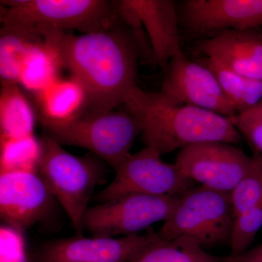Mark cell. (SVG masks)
<instances>
[{"label": "cell", "mask_w": 262, "mask_h": 262, "mask_svg": "<svg viewBox=\"0 0 262 262\" xmlns=\"http://www.w3.org/2000/svg\"><path fill=\"white\" fill-rule=\"evenodd\" d=\"M54 48L71 76L83 86L84 110L107 113L122 106L138 86L141 53L126 26L120 21L108 30L75 35L61 31L39 30Z\"/></svg>", "instance_id": "1"}, {"label": "cell", "mask_w": 262, "mask_h": 262, "mask_svg": "<svg viewBox=\"0 0 262 262\" xmlns=\"http://www.w3.org/2000/svg\"><path fill=\"white\" fill-rule=\"evenodd\" d=\"M141 126L145 147L160 155L206 142L238 144L243 136L228 117L184 104L164 94L136 86L122 104Z\"/></svg>", "instance_id": "2"}, {"label": "cell", "mask_w": 262, "mask_h": 262, "mask_svg": "<svg viewBox=\"0 0 262 262\" xmlns=\"http://www.w3.org/2000/svg\"><path fill=\"white\" fill-rule=\"evenodd\" d=\"M44 134L61 145L89 150L116 171L130 156V150L141 126L123 108L107 113L84 110L74 118L54 122L37 117Z\"/></svg>", "instance_id": "3"}, {"label": "cell", "mask_w": 262, "mask_h": 262, "mask_svg": "<svg viewBox=\"0 0 262 262\" xmlns=\"http://www.w3.org/2000/svg\"><path fill=\"white\" fill-rule=\"evenodd\" d=\"M37 171L70 216L76 234L83 236V219L95 188L106 180L105 170L94 157H77L43 134Z\"/></svg>", "instance_id": "4"}, {"label": "cell", "mask_w": 262, "mask_h": 262, "mask_svg": "<svg viewBox=\"0 0 262 262\" xmlns=\"http://www.w3.org/2000/svg\"><path fill=\"white\" fill-rule=\"evenodd\" d=\"M8 8L2 24H21L39 30L84 34L103 32L118 23L116 1L107 0H11L1 1Z\"/></svg>", "instance_id": "5"}, {"label": "cell", "mask_w": 262, "mask_h": 262, "mask_svg": "<svg viewBox=\"0 0 262 262\" xmlns=\"http://www.w3.org/2000/svg\"><path fill=\"white\" fill-rule=\"evenodd\" d=\"M234 220L230 193L201 186L183 193L157 234L163 241L189 237L202 247L219 246L229 242Z\"/></svg>", "instance_id": "6"}, {"label": "cell", "mask_w": 262, "mask_h": 262, "mask_svg": "<svg viewBox=\"0 0 262 262\" xmlns=\"http://www.w3.org/2000/svg\"><path fill=\"white\" fill-rule=\"evenodd\" d=\"M180 196L132 194L99 203L84 213V229L94 237L137 234L156 222L168 220L178 206Z\"/></svg>", "instance_id": "7"}, {"label": "cell", "mask_w": 262, "mask_h": 262, "mask_svg": "<svg viewBox=\"0 0 262 262\" xmlns=\"http://www.w3.org/2000/svg\"><path fill=\"white\" fill-rule=\"evenodd\" d=\"M192 184L175 163H165L156 150L144 147L125 160L113 182L95 200L107 203L132 194L180 196L192 188Z\"/></svg>", "instance_id": "8"}, {"label": "cell", "mask_w": 262, "mask_h": 262, "mask_svg": "<svg viewBox=\"0 0 262 262\" xmlns=\"http://www.w3.org/2000/svg\"><path fill=\"white\" fill-rule=\"evenodd\" d=\"M252 161L242 149L223 142H206L181 149L176 165L201 186L231 193Z\"/></svg>", "instance_id": "9"}, {"label": "cell", "mask_w": 262, "mask_h": 262, "mask_svg": "<svg viewBox=\"0 0 262 262\" xmlns=\"http://www.w3.org/2000/svg\"><path fill=\"white\" fill-rule=\"evenodd\" d=\"M55 198L38 171L1 172L0 216L5 225L25 232L47 218Z\"/></svg>", "instance_id": "10"}, {"label": "cell", "mask_w": 262, "mask_h": 262, "mask_svg": "<svg viewBox=\"0 0 262 262\" xmlns=\"http://www.w3.org/2000/svg\"><path fill=\"white\" fill-rule=\"evenodd\" d=\"M158 234L118 237H76L53 239L43 245L34 256L36 262H130L151 245Z\"/></svg>", "instance_id": "11"}, {"label": "cell", "mask_w": 262, "mask_h": 262, "mask_svg": "<svg viewBox=\"0 0 262 262\" xmlns=\"http://www.w3.org/2000/svg\"><path fill=\"white\" fill-rule=\"evenodd\" d=\"M165 72L161 89L164 94L229 119L237 115L214 74L201 62L189 61L183 53L170 60Z\"/></svg>", "instance_id": "12"}, {"label": "cell", "mask_w": 262, "mask_h": 262, "mask_svg": "<svg viewBox=\"0 0 262 262\" xmlns=\"http://www.w3.org/2000/svg\"><path fill=\"white\" fill-rule=\"evenodd\" d=\"M177 6L181 27L195 35L262 27V0H185Z\"/></svg>", "instance_id": "13"}, {"label": "cell", "mask_w": 262, "mask_h": 262, "mask_svg": "<svg viewBox=\"0 0 262 262\" xmlns=\"http://www.w3.org/2000/svg\"><path fill=\"white\" fill-rule=\"evenodd\" d=\"M196 51L234 72L262 80V29L227 30L198 42Z\"/></svg>", "instance_id": "14"}, {"label": "cell", "mask_w": 262, "mask_h": 262, "mask_svg": "<svg viewBox=\"0 0 262 262\" xmlns=\"http://www.w3.org/2000/svg\"><path fill=\"white\" fill-rule=\"evenodd\" d=\"M139 13L153 53V63L165 71L174 57L183 54L178 10L171 0H129Z\"/></svg>", "instance_id": "15"}, {"label": "cell", "mask_w": 262, "mask_h": 262, "mask_svg": "<svg viewBox=\"0 0 262 262\" xmlns=\"http://www.w3.org/2000/svg\"><path fill=\"white\" fill-rule=\"evenodd\" d=\"M44 40L36 27L21 24H2L0 29L1 85L18 84L22 64L29 50Z\"/></svg>", "instance_id": "16"}, {"label": "cell", "mask_w": 262, "mask_h": 262, "mask_svg": "<svg viewBox=\"0 0 262 262\" xmlns=\"http://www.w3.org/2000/svg\"><path fill=\"white\" fill-rule=\"evenodd\" d=\"M37 117L54 122H64L80 115L85 108L87 96L82 84L75 77L58 79L36 94Z\"/></svg>", "instance_id": "17"}, {"label": "cell", "mask_w": 262, "mask_h": 262, "mask_svg": "<svg viewBox=\"0 0 262 262\" xmlns=\"http://www.w3.org/2000/svg\"><path fill=\"white\" fill-rule=\"evenodd\" d=\"M36 115L18 84L1 85V139H18L33 135Z\"/></svg>", "instance_id": "18"}, {"label": "cell", "mask_w": 262, "mask_h": 262, "mask_svg": "<svg viewBox=\"0 0 262 262\" xmlns=\"http://www.w3.org/2000/svg\"><path fill=\"white\" fill-rule=\"evenodd\" d=\"M201 63L214 74L237 115L247 113L262 102V80L251 78L207 57Z\"/></svg>", "instance_id": "19"}, {"label": "cell", "mask_w": 262, "mask_h": 262, "mask_svg": "<svg viewBox=\"0 0 262 262\" xmlns=\"http://www.w3.org/2000/svg\"><path fill=\"white\" fill-rule=\"evenodd\" d=\"M63 67L58 52L46 41L34 45L24 58L19 83L37 94L59 78Z\"/></svg>", "instance_id": "20"}, {"label": "cell", "mask_w": 262, "mask_h": 262, "mask_svg": "<svg viewBox=\"0 0 262 262\" xmlns=\"http://www.w3.org/2000/svg\"><path fill=\"white\" fill-rule=\"evenodd\" d=\"M233 258L230 255L209 254L194 239L179 237L172 241L160 239L130 262H229Z\"/></svg>", "instance_id": "21"}, {"label": "cell", "mask_w": 262, "mask_h": 262, "mask_svg": "<svg viewBox=\"0 0 262 262\" xmlns=\"http://www.w3.org/2000/svg\"><path fill=\"white\" fill-rule=\"evenodd\" d=\"M40 143L34 135L18 139H1V172L37 171Z\"/></svg>", "instance_id": "22"}, {"label": "cell", "mask_w": 262, "mask_h": 262, "mask_svg": "<svg viewBox=\"0 0 262 262\" xmlns=\"http://www.w3.org/2000/svg\"><path fill=\"white\" fill-rule=\"evenodd\" d=\"M230 196L234 217L262 205V155L254 151L249 168Z\"/></svg>", "instance_id": "23"}, {"label": "cell", "mask_w": 262, "mask_h": 262, "mask_svg": "<svg viewBox=\"0 0 262 262\" xmlns=\"http://www.w3.org/2000/svg\"><path fill=\"white\" fill-rule=\"evenodd\" d=\"M261 227L262 205L242 212L234 217L229 239V255L237 258L248 251Z\"/></svg>", "instance_id": "24"}, {"label": "cell", "mask_w": 262, "mask_h": 262, "mask_svg": "<svg viewBox=\"0 0 262 262\" xmlns=\"http://www.w3.org/2000/svg\"><path fill=\"white\" fill-rule=\"evenodd\" d=\"M117 15L120 21L126 26L137 43L140 51L141 60L153 63V53L149 38L139 13L131 5L129 0L116 1Z\"/></svg>", "instance_id": "25"}, {"label": "cell", "mask_w": 262, "mask_h": 262, "mask_svg": "<svg viewBox=\"0 0 262 262\" xmlns=\"http://www.w3.org/2000/svg\"><path fill=\"white\" fill-rule=\"evenodd\" d=\"M24 232L3 224L0 227V262H36L27 251Z\"/></svg>", "instance_id": "26"}, {"label": "cell", "mask_w": 262, "mask_h": 262, "mask_svg": "<svg viewBox=\"0 0 262 262\" xmlns=\"http://www.w3.org/2000/svg\"><path fill=\"white\" fill-rule=\"evenodd\" d=\"M230 120L255 152L262 155V114H239Z\"/></svg>", "instance_id": "27"}, {"label": "cell", "mask_w": 262, "mask_h": 262, "mask_svg": "<svg viewBox=\"0 0 262 262\" xmlns=\"http://www.w3.org/2000/svg\"><path fill=\"white\" fill-rule=\"evenodd\" d=\"M238 262H262V244L248 249L237 257Z\"/></svg>", "instance_id": "28"}, {"label": "cell", "mask_w": 262, "mask_h": 262, "mask_svg": "<svg viewBox=\"0 0 262 262\" xmlns=\"http://www.w3.org/2000/svg\"><path fill=\"white\" fill-rule=\"evenodd\" d=\"M247 113L253 114H262V102L260 103V104H258L257 106H256V107L253 108L252 110H250V111L247 112Z\"/></svg>", "instance_id": "29"}, {"label": "cell", "mask_w": 262, "mask_h": 262, "mask_svg": "<svg viewBox=\"0 0 262 262\" xmlns=\"http://www.w3.org/2000/svg\"><path fill=\"white\" fill-rule=\"evenodd\" d=\"M229 262H238L237 261V258H233L232 260H230Z\"/></svg>", "instance_id": "30"}]
</instances>
